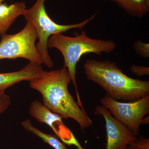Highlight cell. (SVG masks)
Listing matches in <instances>:
<instances>
[{
  "label": "cell",
  "instance_id": "obj_15",
  "mask_svg": "<svg viewBox=\"0 0 149 149\" xmlns=\"http://www.w3.org/2000/svg\"><path fill=\"white\" fill-rule=\"evenodd\" d=\"M11 104L10 97L5 91L0 90V115L8 109Z\"/></svg>",
  "mask_w": 149,
  "mask_h": 149
},
{
  "label": "cell",
  "instance_id": "obj_4",
  "mask_svg": "<svg viewBox=\"0 0 149 149\" xmlns=\"http://www.w3.org/2000/svg\"><path fill=\"white\" fill-rule=\"evenodd\" d=\"M46 0H36V3L31 8L26 9L23 16L27 22L32 24L37 31L39 42L36 46L43 64L51 68L54 64L48 50V39L52 35L61 34L70 29L78 28L82 30L86 24L95 18L98 13L90 18L80 23L68 25H62L53 21L48 15L45 8Z\"/></svg>",
  "mask_w": 149,
  "mask_h": 149
},
{
  "label": "cell",
  "instance_id": "obj_1",
  "mask_svg": "<svg viewBox=\"0 0 149 149\" xmlns=\"http://www.w3.org/2000/svg\"><path fill=\"white\" fill-rule=\"evenodd\" d=\"M71 81L67 68L63 67L50 72L45 71L29 82L30 88L42 95L44 105L62 118L75 120L84 130L93 123L85 110L70 93L68 85Z\"/></svg>",
  "mask_w": 149,
  "mask_h": 149
},
{
  "label": "cell",
  "instance_id": "obj_2",
  "mask_svg": "<svg viewBox=\"0 0 149 149\" xmlns=\"http://www.w3.org/2000/svg\"><path fill=\"white\" fill-rule=\"evenodd\" d=\"M83 68L88 80L100 85L115 100L133 101L149 95L148 81L128 77L115 62L89 59Z\"/></svg>",
  "mask_w": 149,
  "mask_h": 149
},
{
  "label": "cell",
  "instance_id": "obj_8",
  "mask_svg": "<svg viewBox=\"0 0 149 149\" xmlns=\"http://www.w3.org/2000/svg\"><path fill=\"white\" fill-rule=\"evenodd\" d=\"M94 113L102 116L105 121L107 134L106 149H118L128 146L137 139L131 130L115 118L105 107L102 105L97 106Z\"/></svg>",
  "mask_w": 149,
  "mask_h": 149
},
{
  "label": "cell",
  "instance_id": "obj_16",
  "mask_svg": "<svg viewBox=\"0 0 149 149\" xmlns=\"http://www.w3.org/2000/svg\"><path fill=\"white\" fill-rule=\"evenodd\" d=\"M130 70L133 74L139 77L149 74V68L148 67L133 65L130 67Z\"/></svg>",
  "mask_w": 149,
  "mask_h": 149
},
{
  "label": "cell",
  "instance_id": "obj_17",
  "mask_svg": "<svg viewBox=\"0 0 149 149\" xmlns=\"http://www.w3.org/2000/svg\"><path fill=\"white\" fill-rule=\"evenodd\" d=\"M149 116L146 117H143L142 118L141 121V124L142 125H146L149 124Z\"/></svg>",
  "mask_w": 149,
  "mask_h": 149
},
{
  "label": "cell",
  "instance_id": "obj_12",
  "mask_svg": "<svg viewBox=\"0 0 149 149\" xmlns=\"http://www.w3.org/2000/svg\"><path fill=\"white\" fill-rule=\"evenodd\" d=\"M21 125L27 131L35 134L44 142L49 145L54 149H68L56 137L51 134H47L35 127L30 120L27 119L21 123Z\"/></svg>",
  "mask_w": 149,
  "mask_h": 149
},
{
  "label": "cell",
  "instance_id": "obj_7",
  "mask_svg": "<svg viewBox=\"0 0 149 149\" xmlns=\"http://www.w3.org/2000/svg\"><path fill=\"white\" fill-rule=\"evenodd\" d=\"M29 113L32 117L41 123L47 124L65 143L74 145L77 149H84L77 141L73 133L66 127L62 118L54 113L39 101L32 102L29 108Z\"/></svg>",
  "mask_w": 149,
  "mask_h": 149
},
{
  "label": "cell",
  "instance_id": "obj_5",
  "mask_svg": "<svg viewBox=\"0 0 149 149\" xmlns=\"http://www.w3.org/2000/svg\"><path fill=\"white\" fill-rule=\"evenodd\" d=\"M1 35L0 60L22 58L30 62L43 64L35 45L37 31L32 24L27 22L24 28L14 35Z\"/></svg>",
  "mask_w": 149,
  "mask_h": 149
},
{
  "label": "cell",
  "instance_id": "obj_9",
  "mask_svg": "<svg viewBox=\"0 0 149 149\" xmlns=\"http://www.w3.org/2000/svg\"><path fill=\"white\" fill-rule=\"evenodd\" d=\"M42 65L29 62L23 68L15 72L0 73V90L6 89L23 81H31L45 72Z\"/></svg>",
  "mask_w": 149,
  "mask_h": 149
},
{
  "label": "cell",
  "instance_id": "obj_18",
  "mask_svg": "<svg viewBox=\"0 0 149 149\" xmlns=\"http://www.w3.org/2000/svg\"><path fill=\"white\" fill-rule=\"evenodd\" d=\"M118 149H129L128 146H125L121 147L120 148Z\"/></svg>",
  "mask_w": 149,
  "mask_h": 149
},
{
  "label": "cell",
  "instance_id": "obj_14",
  "mask_svg": "<svg viewBox=\"0 0 149 149\" xmlns=\"http://www.w3.org/2000/svg\"><path fill=\"white\" fill-rule=\"evenodd\" d=\"M129 149H149V139L139 136L136 141L128 145Z\"/></svg>",
  "mask_w": 149,
  "mask_h": 149
},
{
  "label": "cell",
  "instance_id": "obj_11",
  "mask_svg": "<svg viewBox=\"0 0 149 149\" xmlns=\"http://www.w3.org/2000/svg\"><path fill=\"white\" fill-rule=\"evenodd\" d=\"M116 3L133 17H142L149 11V0H116Z\"/></svg>",
  "mask_w": 149,
  "mask_h": 149
},
{
  "label": "cell",
  "instance_id": "obj_3",
  "mask_svg": "<svg viewBox=\"0 0 149 149\" xmlns=\"http://www.w3.org/2000/svg\"><path fill=\"white\" fill-rule=\"evenodd\" d=\"M112 40L93 39L86 35L85 31L74 37L61 34H55L48 39L47 47L58 49L63 56L64 67L67 68L71 81L75 88L77 103L84 109L80 97L76 81V65L82 56L85 54L94 53L100 56L102 53H110L116 47Z\"/></svg>",
  "mask_w": 149,
  "mask_h": 149
},
{
  "label": "cell",
  "instance_id": "obj_19",
  "mask_svg": "<svg viewBox=\"0 0 149 149\" xmlns=\"http://www.w3.org/2000/svg\"><path fill=\"white\" fill-rule=\"evenodd\" d=\"M4 0H0V5L2 3V2Z\"/></svg>",
  "mask_w": 149,
  "mask_h": 149
},
{
  "label": "cell",
  "instance_id": "obj_20",
  "mask_svg": "<svg viewBox=\"0 0 149 149\" xmlns=\"http://www.w3.org/2000/svg\"><path fill=\"white\" fill-rule=\"evenodd\" d=\"M110 1H114V2H116V0H110Z\"/></svg>",
  "mask_w": 149,
  "mask_h": 149
},
{
  "label": "cell",
  "instance_id": "obj_13",
  "mask_svg": "<svg viewBox=\"0 0 149 149\" xmlns=\"http://www.w3.org/2000/svg\"><path fill=\"white\" fill-rule=\"evenodd\" d=\"M133 47L137 54L141 56L146 58L149 57V44L144 43L141 40H137L133 43Z\"/></svg>",
  "mask_w": 149,
  "mask_h": 149
},
{
  "label": "cell",
  "instance_id": "obj_10",
  "mask_svg": "<svg viewBox=\"0 0 149 149\" xmlns=\"http://www.w3.org/2000/svg\"><path fill=\"white\" fill-rule=\"evenodd\" d=\"M26 6L24 2H16L12 4L0 5V34H5L15 19L23 15Z\"/></svg>",
  "mask_w": 149,
  "mask_h": 149
},
{
  "label": "cell",
  "instance_id": "obj_6",
  "mask_svg": "<svg viewBox=\"0 0 149 149\" xmlns=\"http://www.w3.org/2000/svg\"><path fill=\"white\" fill-rule=\"evenodd\" d=\"M102 105L136 136L139 135L142 118L149 113V95L130 102H121L106 94L100 100Z\"/></svg>",
  "mask_w": 149,
  "mask_h": 149
}]
</instances>
